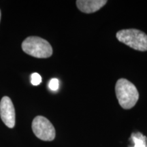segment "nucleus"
I'll use <instances>...</instances> for the list:
<instances>
[{"label":"nucleus","mask_w":147,"mask_h":147,"mask_svg":"<svg viewBox=\"0 0 147 147\" xmlns=\"http://www.w3.org/2000/svg\"><path fill=\"white\" fill-rule=\"evenodd\" d=\"M42 82V77L39 74L33 73L31 76V82L33 85L37 86L40 84Z\"/></svg>","instance_id":"nucleus-8"},{"label":"nucleus","mask_w":147,"mask_h":147,"mask_svg":"<svg viewBox=\"0 0 147 147\" xmlns=\"http://www.w3.org/2000/svg\"><path fill=\"white\" fill-rule=\"evenodd\" d=\"M115 93L119 105L123 109H131L136 104L139 93L136 87L125 78H120L115 84Z\"/></svg>","instance_id":"nucleus-1"},{"label":"nucleus","mask_w":147,"mask_h":147,"mask_svg":"<svg viewBox=\"0 0 147 147\" xmlns=\"http://www.w3.org/2000/svg\"><path fill=\"white\" fill-rule=\"evenodd\" d=\"M32 130L35 136L43 141H53L56 136L53 125L42 116H37L32 121Z\"/></svg>","instance_id":"nucleus-4"},{"label":"nucleus","mask_w":147,"mask_h":147,"mask_svg":"<svg viewBox=\"0 0 147 147\" xmlns=\"http://www.w3.org/2000/svg\"><path fill=\"white\" fill-rule=\"evenodd\" d=\"M1 10H0V21H1Z\"/></svg>","instance_id":"nucleus-10"},{"label":"nucleus","mask_w":147,"mask_h":147,"mask_svg":"<svg viewBox=\"0 0 147 147\" xmlns=\"http://www.w3.org/2000/svg\"><path fill=\"white\" fill-rule=\"evenodd\" d=\"M116 37L119 42L134 50L147 51V35L139 29H122L117 33Z\"/></svg>","instance_id":"nucleus-3"},{"label":"nucleus","mask_w":147,"mask_h":147,"mask_svg":"<svg viewBox=\"0 0 147 147\" xmlns=\"http://www.w3.org/2000/svg\"><path fill=\"white\" fill-rule=\"evenodd\" d=\"M49 87L50 88V89L52 90V91H57V90H58L59 87V82L58 79H51L50 82H49Z\"/></svg>","instance_id":"nucleus-9"},{"label":"nucleus","mask_w":147,"mask_h":147,"mask_svg":"<svg viewBox=\"0 0 147 147\" xmlns=\"http://www.w3.org/2000/svg\"><path fill=\"white\" fill-rule=\"evenodd\" d=\"M21 47L26 54L36 58H49L53 55V48L49 42L38 36L27 38L22 43Z\"/></svg>","instance_id":"nucleus-2"},{"label":"nucleus","mask_w":147,"mask_h":147,"mask_svg":"<svg viewBox=\"0 0 147 147\" xmlns=\"http://www.w3.org/2000/svg\"><path fill=\"white\" fill-rule=\"evenodd\" d=\"M0 117L8 127L13 128L15 125V109L9 97H3L0 102Z\"/></svg>","instance_id":"nucleus-5"},{"label":"nucleus","mask_w":147,"mask_h":147,"mask_svg":"<svg viewBox=\"0 0 147 147\" xmlns=\"http://www.w3.org/2000/svg\"><path fill=\"white\" fill-rule=\"evenodd\" d=\"M130 140L134 144L132 147H147V137L140 132H133Z\"/></svg>","instance_id":"nucleus-7"},{"label":"nucleus","mask_w":147,"mask_h":147,"mask_svg":"<svg viewBox=\"0 0 147 147\" xmlns=\"http://www.w3.org/2000/svg\"><path fill=\"white\" fill-rule=\"evenodd\" d=\"M106 3V0H78L76 1L78 10L87 14L93 13L100 10Z\"/></svg>","instance_id":"nucleus-6"}]
</instances>
